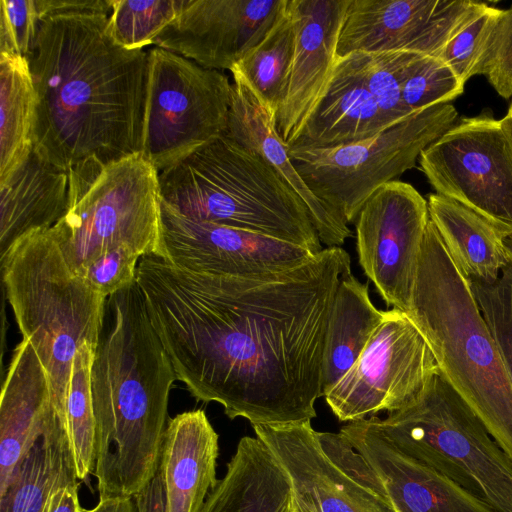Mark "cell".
Segmentation results:
<instances>
[{"mask_svg":"<svg viewBox=\"0 0 512 512\" xmlns=\"http://www.w3.org/2000/svg\"><path fill=\"white\" fill-rule=\"evenodd\" d=\"M39 21L57 16L106 15L111 0H35Z\"/></svg>","mask_w":512,"mask_h":512,"instance_id":"40","label":"cell"},{"mask_svg":"<svg viewBox=\"0 0 512 512\" xmlns=\"http://www.w3.org/2000/svg\"><path fill=\"white\" fill-rule=\"evenodd\" d=\"M420 55L423 54L409 51H388L353 52L344 57H347L361 74L380 107L387 113L404 119L413 113L408 111L402 103L401 84L411 64Z\"/></svg>","mask_w":512,"mask_h":512,"instance_id":"33","label":"cell"},{"mask_svg":"<svg viewBox=\"0 0 512 512\" xmlns=\"http://www.w3.org/2000/svg\"><path fill=\"white\" fill-rule=\"evenodd\" d=\"M486 5L469 0H350L336 58L388 51L439 57Z\"/></svg>","mask_w":512,"mask_h":512,"instance_id":"15","label":"cell"},{"mask_svg":"<svg viewBox=\"0 0 512 512\" xmlns=\"http://www.w3.org/2000/svg\"><path fill=\"white\" fill-rule=\"evenodd\" d=\"M0 257L22 237L53 227L67 213L70 173L34 149L0 183Z\"/></svg>","mask_w":512,"mask_h":512,"instance_id":"24","label":"cell"},{"mask_svg":"<svg viewBox=\"0 0 512 512\" xmlns=\"http://www.w3.org/2000/svg\"><path fill=\"white\" fill-rule=\"evenodd\" d=\"M58 413L45 369L28 340L16 346L0 400V491Z\"/></svg>","mask_w":512,"mask_h":512,"instance_id":"21","label":"cell"},{"mask_svg":"<svg viewBox=\"0 0 512 512\" xmlns=\"http://www.w3.org/2000/svg\"><path fill=\"white\" fill-rule=\"evenodd\" d=\"M78 480L67 425L57 413L0 491V512H47L52 496Z\"/></svg>","mask_w":512,"mask_h":512,"instance_id":"27","label":"cell"},{"mask_svg":"<svg viewBox=\"0 0 512 512\" xmlns=\"http://www.w3.org/2000/svg\"><path fill=\"white\" fill-rule=\"evenodd\" d=\"M468 282L512 379V259L494 282Z\"/></svg>","mask_w":512,"mask_h":512,"instance_id":"36","label":"cell"},{"mask_svg":"<svg viewBox=\"0 0 512 512\" xmlns=\"http://www.w3.org/2000/svg\"><path fill=\"white\" fill-rule=\"evenodd\" d=\"M449 103L421 109L364 140L337 147L287 148L311 192L346 224L384 184L416 165L457 120Z\"/></svg>","mask_w":512,"mask_h":512,"instance_id":"9","label":"cell"},{"mask_svg":"<svg viewBox=\"0 0 512 512\" xmlns=\"http://www.w3.org/2000/svg\"><path fill=\"white\" fill-rule=\"evenodd\" d=\"M482 74L501 97L512 96V6L496 25Z\"/></svg>","mask_w":512,"mask_h":512,"instance_id":"39","label":"cell"},{"mask_svg":"<svg viewBox=\"0 0 512 512\" xmlns=\"http://www.w3.org/2000/svg\"><path fill=\"white\" fill-rule=\"evenodd\" d=\"M162 201L201 222L323 248L299 195L258 154L222 135L158 173Z\"/></svg>","mask_w":512,"mask_h":512,"instance_id":"5","label":"cell"},{"mask_svg":"<svg viewBox=\"0 0 512 512\" xmlns=\"http://www.w3.org/2000/svg\"><path fill=\"white\" fill-rule=\"evenodd\" d=\"M78 491L79 481L59 489L52 496L47 512H82Z\"/></svg>","mask_w":512,"mask_h":512,"instance_id":"42","label":"cell"},{"mask_svg":"<svg viewBox=\"0 0 512 512\" xmlns=\"http://www.w3.org/2000/svg\"><path fill=\"white\" fill-rule=\"evenodd\" d=\"M292 489V512H395L362 455L339 431L318 432L311 421L253 425Z\"/></svg>","mask_w":512,"mask_h":512,"instance_id":"11","label":"cell"},{"mask_svg":"<svg viewBox=\"0 0 512 512\" xmlns=\"http://www.w3.org/2000/svg\"><path fill=\"white\" fill-rule=\"evenodd\" d=\"M505 246L510 259H512V234L505 240Z\"/></svg>","mask_w":512,"mask_h":512,"instance_id":"44","label":"cell"},{"mask_svg":"<svg viewBox=\"0 0 512 512\" xmlns=\"http://www.w3.org/2000/svg\"><path fill=\"white\" fill-rule=\"evenodd\" d=\"M369 296L368 284L344 274L332 303L322 360V396L357 362L384 318Z\"/></svg>","mask_w":512,"mask_h":512,"instance_id":"28","label":"cell"},{"mask_svg":"<svg viewBox=\"0 0 512 512\" xmlns=\"http://www.w3.org/2000/svg\"><path fill=\"white\" fill-rule=\"evenodd\" d=\"M94 355L95 349L88 343L76 352L66 402V425L80 481L93 473L95 466L96 419L91 388Z\"/></svg>","mask_w":512,"mask_h":512,"instance_id":"31","label":"cell"},{"mask_svg":"<svg viewBox=\"0 0 512 512\" xmlns=\"http://www.w3.org/2000/svg\"><path fill=\"white\" fill-rule=\"evenodd\" d=\"M133 498L137 512H166L163 487L158 473Z\"/></svg>","mask_w":512,"mask_h":512,"instance_id":"41","label":"cell"},{"mask_svg":"<svg viewBox=\"0 0 512 512\" xmlns=\"http://www.w3.org/2000/svg\"><path fill=\"white\" fill-rule=\"evenodd\" d=\"M219 435L202 409L186 411L167 422L157 473L166 512H200L217 485Z\"/></svg>","mask_w":512,"mask_h":512,"instance_id":"20","label":"cell"},{"mask_svg":"<svg viewBox=\"0 0 512 512\" xmlns=\"http://www.w3.org/2000/svg\"><path fill=\"white\" fill-rule=\"evenodd\" d=\"M37 104L28 59L0 54V183L6 181L33 150Z\"/></svg>","mask_w":512,"mask_h":512,"instance_id":"29","label":"cell"},{"mask_svg":"<svg viewBox=\"0 0 512 512\" xmlns=\"http://www.w3.org/2000/svg\"><path fill=\"white\" fill-rule=\"evenodd\" d=\"M405 119V118H404ZM383 110L347 57L336 58L327 87L287 148L352 144L401 121Z\"/></svg>","mask_w":512,"mask_h":512,"instance_id":"23","label":"cell"},{"mask_svg":"<svg viewBox=\"0 0 512 512\" xmlns=\"http://www.w3.org/2000/svg\"><path fill=\"white\" fill-rule=\"evenodd\" d=\"M376 420L400 450L512 512V460L440 372L413 402Z\"/></svg>","mask_w":512,"mask_h":512,"instance_id":"8","label":"cell"},{"mask_svg":"<svg viewBox=\"0 0 512 512\" xmlns=\"http://www.w3.org/2000/svg\"><path fill=\"white\" fill-rule=\"evenodd\" d=\"M349 1L288 0L294 55L286 97L275 118L276 130L287 147L327 87Z\"/></svg>","mask_w":512,"mask_h":512,"instance_id":"19","label":"cell"},{"mask_svg":"<svg viewBox=\"0 0 512 512\" xmlns=\"http://www.w3.org/2000/svg\"><path fill=\"white\" fill-rule=\"evenodd\" d=\"M187 0H111L107 30L119 46L143 50L181 13Z\"/></svg>","mask_w":512,"mask_h":512,"instance_id":"32","label":"cell"},{"mask_svg":"<svg viewBox=\"0 0 512 512\" xmlns=\"http://www.w3.org/2000/svg\"><path fill=\"white\" fill-rule=\"evenodd\" d=\"M200 512H292L290 480L261 439L242 437Z\"/></svg>","mask_w":512,"mask_h":512,"instance_id":"25","label":"cell"},{"mask_svg":"<svg viewBox=\"0 0 512 512\" xmlns=\"http://www.w3.org/2000/svg\"><path fill=\"white\" fill-rule=\"evenodd\" d=\"M464 86L439 57L420 55L401 84V99L405 108L414 113L448 103L463 93Z\"/></svg>","mask_w":512,"mask_h":512,"instance_id":"34","label":"cell"},{"mask_svg":"<svg viewBox=\"0 0 512 512\" xmlns=\"http://www.w3.org/2000/svg\"><path fill=\"white\" fill-rule=\"evenodd\" d=\"M160 257L181 268L221 275H260L296 268L316 254L262 234L189 219L162 201Z\"/></svg>","mask_w":512,"mask_h":512,"instance_id":"16","label":"cell"},{"mask_svg":"<svg viewBox=\"0 0 512 512\" xmlns=\"http://www.w3.org/2000/svg\"><path fill=\"white\" fill-rule=\"evenodd\" d=\"M82 512H137V510L133 497H113L99 499L95 507L83 508Z\"/></svg>","mask_w":512,"mask_h":512,"instance_id":"43","label":"cell"},{"mask_svg":"<svg viewBox=\"0 0 512 512\" xmlns=\"http://www.w3.org/2000/svg\"><path fill=\"white\" fill-rule=\"evenodd\" d=\"M39 17L35 0L0 1V54L28 57Z\"/></svg>","mask_w":512,"mask_h":512,"instance_id":"37","label":"cell"},{"mask_svg":"<svg viewBox=\"0 0 512 512\" xmlns=\"http://www.w3.org/2000/svg\"><path fill=\"white\" fill-rule=\"evenodd\" d=\"M295 45L294 25L288 0L264 38L231 70L276 115L288 89Z\"/></svg>","mask_w":512,"mask_h":512,"instance_id":"30","label":"cell"},{"mask_svg":"<svg viewBox=\"0 0 512 512\" xmlns=\"http://www.w3.org/2000/svg\"><path fill=\"white\" fill-rule=\"evenodd\" d=\"M507 114L511 117L512 119V104L510 105L509 109H508V112Z\"/></svg>","mask_w":512,"mask_h":512,"instance_id":"45","label":"cell"},{"mask_svg":"<svg viewBox=\"0 0 512 512\" xmlns=\"http://www.w3.org/2000/svg\"><path fill=\"white\" fill-rule=\"evenodd\" d=\"M233 76L225 136L261 156L305 203L319 239L340 247L352 232L308 188L293 165L287 146L276 130L275 117L238 76Z\"/></svg>","mask_w":512,"mask_h":512,"instance_id":"22","label":"cell"},{"mask_svg":"<svg viewBox=\"0 0 512 512\" xmlns=\"http://www.w3.org/2000/svg\"><path fill=\"white\" fill-rule=\"evenodd\" d=\"M2 283L23 339L48 376L54 403L65 411L76 352L96 349L107 297L69 265L51 228L32 232L0 257Z\"/></svg>","mask_w":512,"mask_h":512,"instance_id":"6","label":"cell"},{"mask_svg":"<svg viewBox=\"0 0 512 512\" xmlns=\"http://www.w3.org/2000/svg\"><path fill=\"white\" fill-rule=\"evenodd\" d=\"M148 52L141 155L158 173L225 134L232 83L163 48Z\"/></svg>","mask_w":512,"mask_h":512,"instance_id":"10","label":"cell"},{"mask_svg":"<svg viewBox=\"0 0 512 512\" xmlns=\"http://www.w3.org/2000/svg\"><path fill=\"white\" fill-rule=\"evenodd\" d=\"M429 219L427 200L399 180L376 190L357 215L359 264L387 306L410 309Z\"/></svg>","mask_w":512,"mask_h":512,"instance_id":"14","label":"cell"},{"mask_svg":"<svg viewBox=\"0 0 512 512\" xmlns=\"http://www.w3.org/2000/svg\"><path fill=\"white\" fill-rule=\"evenodd\" d=\"M176 379L137 281L108 296L91 368L99 499L134 497L156 475Z\"/></svg>","mask_w":512,"mask_h":512,"instance_id":"3","label":"cell"},{"mask_svg":"<svg viewBox=\"0 0 512 512\" xmlns=\"http://www.w3.org/2000/svg\"><path fill=\"white\" fill-rule=\"evenodd\" d=\"M349 254L327 247L304 264L260 275H221L140 258L136 281L177 380L202 402L251 425L311 421L322 360Z\"/></svg>","mask_w":512,"mask_h":512,"instance_id":"1","label":"cell"},{"mask_svg":"<svg viewBox=\"0 0 512 512\" xmlns=\"http://www.w3.org/2000/svg\"><path fill=\"white\" fill-rule=\"evenodd\" d=\"M439 372L512 460V379L468 280L429 219L411 306Z\"/></svg>","mask_w":512,"mask_h":512,"instance_id":"4","label":"cell"},{"mask_svg":"<svg viewBox=\"0 0 512 512\" xmlns=\"http://www.w3.org/2000/svg\"><path fill=\"white\" fill-rule=\"evenodd\" d=\"M429 218L452 262L468 281L491 283L509 263L500 228L469 208L439 194L428 196Z\"/></svg>","mask_w":512,"mask_h":512,"instance_id":"26","label":"cell"},{"mask_svg":"<svg viewBox=\"0 0 512 512\" xmlns=\"http://www.w3.org/2000/svg\"><path fill=\"white\" fill-rule=\"evenodd\" d=\"M139 260L140 257L128 249H115L91 263L82 278L108 297L136 281Z\"/></svg>","mask_w":512,"mask_h":512,"instance_id":"38","label":"cell"},{"mask_svg":"<svg viewBox=\"0 0 512 512\" xmlns=\"http://www.w3.org/2000/svg\"><path fill=\"white\" fill-rule=\"evenodd\" d=\"M438 372L420 330L406 312L392 308L357 362L324 397L340 421H358L409 405Z\"/></svg>","mask_w":512,"mask_h":512,"instance_id":"13","label":"cell"},{"mask_svg":"<svg viewBox=\"0 0 512 512\" xmlns=\"http://www.w3.org/2000/svg\"><path fill=\"white\" fill-rule=\"evenodd\" d=\"M340 432L380 479L395 512H498L446 475L406 454L380 429L376 416Z\"/></svg>","mask_w":512,"mask_h":512,"instance_id":"18","label":"cell"},{"mask_svg":"<svg viewBox=\"0 0 512 512\" xmlns=\"http://www.w3.org/2000/svg\"><path fill=\"white\" fill-rule=\"evenodd\" d=\"M503 9L486 5L444 48L439 58L464 83L482 74L494 30Z\"/></svg>","mask_w":512,"mask_h":512,"instance_id":"35","label":"cell"},{"mask_svg":"<svg viewBox=\"0 0 512 512\" xmlns=\"http://www.w3.org/2000/svg\"><path fill=\"white\" fill-rule=\"evenodd\" d=\"M69 173V207L51 230L78 276L115 249H128L140 258L160 257L158 171L141 154L106 166L87 161Z\"/></svg>","mask_w":512,"mask_h":512,"instance_id":"7","label":"cell"},{"mask_svg":"<svg viewBox=\"0 0 512 512\" xmlns=\"http://www.w3.org/2000/svg\"><path fill=\"white\" fill-rule=\"evenodd\" d=\"M108 16L39 21L27 57L37 93L33 149L69 170L141 154L148 52L114 42Z\"/></svg>","mask_w":512,"mask_h":512,"instance_id":"2","label":"cell"},{"mask_svg":"<svg viewBox=\"0 0 512 512\" xmlns=\"http://www.w3.org/2000/svg\"><path fill=\"white\" fill-rule=\"evenodd\" d=\"M436 194L512 231V119L489 113L456 122L422 151Z\"/></svg>","mask_w":512,"mask_h":512,"instance_id":"12","label":"cell"},{"mask_svg":"<svg viewBox=\"0 0 512 512\" xmlns=\"http://www.w3.org/2000/svg\"><path fill=\"white\" fill-rule=\"evenodd\" d=\"M285 0H187L153 41L200 66L232 70L273 25Z\"/></svg>","mask_w":512,"mask_h":512,"instance_id":"17","label":"cell"}]
</instances>
